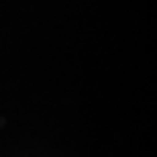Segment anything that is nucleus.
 Instances as JSON below:
<instances>
[]
</instances>
